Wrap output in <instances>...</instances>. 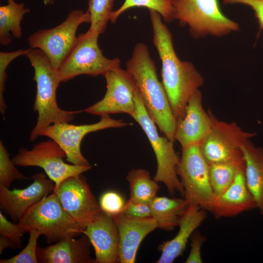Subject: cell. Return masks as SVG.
<instances>
[{
    "mask_svg": "<svg viewBox=\"0 0 263 263\" xmlns=\"http://www.w3.org/2000/svg\"><path fill=\"white\" fill-rule=\"evenodd\" d=\"M153 43L160 58L162 83L176 119L182 118L191 96L204 82L202 75L188 61L177 56L171 33L156 11L149 10Z\"/></svg>",
    "mask_w": 263,
    "mask_h": 263,
    "instance_id": "obj_1",
    "label": "cell"
},
{
    "mask_svg": "<svg viewBox=\"0 0 263 263\" xmlns=\"http://www.w3.org/2000/svg\"><path fill=\"white\" fill-rule=\"evenodd\" d=\"M126 70L134 79L150 118L165 136L174 142L176 119L147 45H135Z\"/></svg>",
    "mask_w": 263,
    "mask_h": 263,
    "instance_id": "obj_2",
    "label": "cell"
},
{
    "mask_svg": "<svg viewBox=\"0 0 263 263\" xmlns=\"http://www.w3.org/2000/svg\"><path fill=\"white\" fill-rule=\"evenodd\" d=\"M25 56L34 68L33 79L36 83L33 110L37 113L38 118L30 134V140L34 141L44 128L55 123H69L73 120L75 114L83 111H66L58 106L56 90L61 81L58 71L53 68L41 51L29 48Z\"/></svg>",
    "mask_w": 263,
    "mask_h": 263,
    "instance_id": "obj_3",
    "label": "cell"
},
{
    "mask_svg": "<svg viewBox=\"0 0 263 263\" xmlns=\"http://www.w3.org/2000/svg\"><path fill=\"white\" fill-rule=\"evenodd\" d=\"M18 224L23 234L36 230L49 243L75 237L83 230L64 208L54 191L30 208Z\"/></svg>",
    "mask_w": 263,
    "mask_h": 263,
    "instance_id": "obj_4",
    "label": "cell"
},
{
    "mask_svg": "<svg viewBox=\"0 0 263 263\" xmlns=\"http://www.w3.org/2000/svg\"><path fill=\"white\" fill-rule=\"evenodd\" d=\"M175 19L187 25L190 36L221 37L240 30L239 24L222 12L218 0H170Z\"/></svg>",
    "mask_w": 263,
    "mask_h": 263,
    "instance_id": "obj_5",
    "label": "cell"
},
{
    "mask_svg": "<svg viewBox=\"0 0 263 263\" xmlns=\"http://www.w3.org/2000/svg\"><path fill=\"white\" fill-rule=\"evenodd\" d=\"M134 100L136 110L132 117L146 134L156 158L157 170L153 179L163 183L169 194L178 192L183 196L184 189L176 172L180 157L175 151L174 142L159 134L156 125L149 115L137 87Z\"/></svg>",
    "mask_w": 263,
    "mask_h": 263,
    "instance_id": "obj_6",
    "label": "cell"
},
{
    "mask_svg": "<svg viewBox=\"0 0 263 263\" xmlns=\"http://www.w3.org/2000/svg\"><path fill=\"white\" fill-rule=\"evenodd\" d=\"M176 172L184 189L183 197L189 205L211 212L216 197L210 182L209 165L199 145L182 149Z\"/></svg>",
    "mask_w": 263,
    "mask_h": 263,
    "instance_id": "obj_7",
    "label": "cell"
},
{
    "mask_svg": "<svg viewBox=\"0 0 263 263\" xmlns=\"http://www.w3.org/2000/svg\"><path fill=\"white\" fill-rule=\"evenodd\" d=\"M89 11L72 10L60 24L51 29H40L28 39L30 48L38 49L47 56L53 68L58 71L74 47L78 27L90 23Z\"/></svg>",
    "mask_w": 263,
    "mask_h": 263,
    "instance_id": "obj_8",
    "label": "cell"
},
{
    "mask_svg": "<svg viewBox=\"0 0 263 263\" xmlns=\"http://www.w3.org/2000/svg\"><path fill=\"white\" fill-rule=\"evenodd\" d=\"M98 36L88 30L77 36L74 47L58 70L61 82L81 75H103L120 67L118 58L110 59L104 56L98 46Z\"/></svg>",
    "mask_w": 263,
    "mask_h": 263,
    "instance_id": "obj_9",
    "label": "cell"
},
{
    "mask_svg": "<svg viewBox=\"0 0 263 263\" xmlns=\"http://www.w3.org/2000/svg\"><path fill=\"white\" fill-rule=\"evenodd\" d=\"M66 154L53 140L50 139L35 145L31 150L21 148L12 159L16 166L42 168L48 178L55 183V189L66 179L78 176L90 170L92 166L66 163Z\"/></svg>",
    "mask_w": 263,
    "mask_h": 263,
    "instance_id": "obj_10",
    "label": "cell"
},
{
    "mask_svg": "<svg viewBox=\"0 0 263 263\" xmlns=\"http://www.w3.org/2000/svg\"><path fill=\"white\" fill-rule=\"evenodd\" d=\"M255 135L235 122L219 120L213 114L212 126L199 147L208 165L235 160L244 158L243 145Z\"/></svg>",
    "mask_w": 263,
    "mask_h": 263,
    "instance_id": "obj_11",
    "label": "cell"
},
{
    "mask_svg": "<svg viewBox=\"0 0 263 263\" xmlns=\"http://www.w3.org/2000/svg\"><path fill=\"white\" fill-rule=\"evenodd\" d=\"M98 122L75 125L69 123L52 124L43 129L40 136L48 137L57 143L66 154L65 160L78 166H89L81 151V143L88 133L109 128H123L131 125L122 119H115L109 115L101 116Z\"/></svg>",
    "mask_w": 263,
    "mask_h": 263,
    "instance_id": "obj_12",
    "label": "cell"
},
{
    "mask_svg": "<svg viewBox=\"0 0 263 263\" xmlns=\"http://www.w3.org/2000/svg\"><path fill=\"white\" fill-rule=\"evenodd\" d=\"M103 76L106 82L105 95L83 111L101 116L125 113L132 117L136 110L134 93L137 88L133 78L120 67L107 72Z\"/></svg>",
    "mask_w": 263,
    "mask_h": 263,
    "instance_id": "obj_13",
    "label": "cell"
},
{
    "mask_svg": "<svg viewBox=\"0 0 263 263\" xmlns=\"http://www.w3.org/2000/svg\"><path fill=\"white\" fill-rule=\"evenodd\" d=\"M54 191L64 208L83 230L102 212L82 174L66 179Z\"/></svg>",
    "mask_w": 263,
    "mask_h": 263,
    "instance_id": "obj_14",
    "label": "cell"
},
{
    "mask_svg": "<svg viewBox=\"0 0 263 263\" xmlns=\"http://www.w3.org/2000/svg\"><path fill=\"white\" fill-rule=\"evenodd\" d=\"M32 178V184L23 189L11 190L0 186V208L14 222H19L30 208L54 191L55 183L43 173L34 174Z\"/></svg>",
    "mask_w": 263,
    "mask_h": 263,
    "instance_id": "obj_15",
    "label": "cell"
},
{
    "mask_svg": "<svg viewBox=\"0 0 263 263\" xmlns=\"http://www.w3.org/2000/svg\"><path fill=\"white\" fill-rule=\"evenodd\" d=\"M202 94L197 90L189 99L182 118L176 119L174 139L182 149L199 145L212 125V113L207 112L202 104Z\"/></svg>",
    "mask_w": 263,
    "mask_h": 263,
    "instance_id": "obj_16",
    "label": "cell"
},
{
    "mask_svg": "<svg viewBox=\"0 0 263 263\" xmlns=\"http://www.w3.org/2000/svg\"><path fill=\"white\" fill-rule=\"evenodd\" d=\"M82 233L94 248L96 263H119V235L113 217L102 212Z\"/></svg>",
    "mask_w": 263,
    "mask_h": 263,
    "instance_id": "obj_17",
    "label": "cell"
},
{
    "mask_svg": "<svg viewBox=\"0 0 263 263\" xmlns=\"http://www.w3.org/2000/svg\"><path fill=\"white\" fill-rule=\"evenodd\" d=\"M113 218L119 235V263H134L141 243L158 228L157 224L152 217L139 218L120 213Z\"/></svg>",
    "mask_w": 263,
    "mask_h": 263,
    "instance_id": "obj_18",
    "label": "cell"
},
{
    "mask_svg": "<svg viewBox=\"0 0 263 263\" xmlns=\"http://www.w3.org/2000/svg\"><path fill=\"white\" fill-rule=\"evenodd\" d=\"M63 239L45 247H38L37 256L41 263H96L91 256L88 238L84 234L80 238Z\"/></svg>",
    "mask_w": 263,
    "mask_h": 263,
    "instance_id": "obj_19",
    "label": "cell"
},
{
    "mask_svg": "<svg viewBox=\"0 0 263 263\" xmlns=\"http://www.w3.org/2000/svg\"><path fill=\"white\" fill-rule=\"evenodd\" d=\"M256 207L245 180L244 169L236 175L228 188L216 198L211 212L215 218L233 217Z\"/></svg>",
    "mask_w": 263,
    "mask_h": 263,
    "instance_id": "obj_20",
    "label": "cell"
},
{
    "mask_svg": "<svg viewBox=\"0 0 263 263\" xmlns=\"http://www.w3.org/2000/svg\"><path fill=\"white\" fill-rule=\"evenodd\" d=\"M207 216V210L196 206L189 205L182 217L179 230L171 240L159 245L161 254L156 263H172L181 256L189 238Z\"/></svg>",
    "mask_w": 263,
    "mask_h": 263,
    "instance_id": "obj_21",
    "label": "cell"
},
{
    "mask_svg": "<svg viewBox=\"0 0 263 263\" xmlns=\"http://www.w3.org/2000/svg\"><path fill=\"white\" fill-rule=\"evenodd\" d=\"M242 150L246 184L256 207L263 214V150L256 147L250 140L245 143Z\"/></svg>",
    "mask_w": 263,
    "mask_h": 263,
    "instance_id": "obj_22",
    "label": "cell"
},
{
    "mask_svg": "<svg viewBox=\"0 0 263 263\" xmlns=\"http://www.w3.org/2000/svg\"><path fill=\"white\" fill-rule=\"evenodd\" d=\"M152 217L158 228L172 230L179 225L180 220L189 206L186 199L156 196L150 204Z\"/></svg>",
    "mask_w": 263,
    "mask_h": 263,
    "instance_id": "obj_23",
    "label": "cell"
},
{
    "mask_svg": "<svg viewBox=\"0 0 263 263\" xmlns=\"http://www.w3.org/2000/svg\"><path fill=\"white\" fill-rule=\"evenodd\" d=\"M6 5L0 6V43L7 46L13 38H20L22 35L21 27L24 16L30 12L23 3L7 0Z\"/></svg>",
    "mask_w": 263,
    "mask_h": 263,
    "instance_id": "obj_24",
    "label": "cell"
},
{
    "mask_svg": "<svg viewBox=\"0 0 263 263\" xmlns=\"http://www.w3.org/2000/svg\"><path fill=\"white\" fill-rule=\"evenodd\" d=\"M130 188L129 200L150 204L159 190L158 183L151 179L149 171L142 169H132L126 177Z\"/></svg>",
    "mask_w": 263,
    "mask_h": 263,
    "instance_id": "obj_25",
    "label": "cell"
},
{
    "mask_svg": "<svg viewBox=\"0 0 263 263\" xmlns=\"http://www.w3.org/2000/svg\"><path fill=\"white\" fill-rule=\"evenodd\" d=\"M244 169V158L209 165L210 182L216 198L228 188L237 173Z\"/></svg>",
    "mask_w": 263,
    "mask_h": 263,
    "instance_id": "obj_26",
    "label": "cell"
},
{
    "mask_svg": "<svg viewBox=\"0 0 263 263\" xmlns=\"http://www.w3.org/2000/svg\"><path fill=\"white\" fill-rule=\"evenodd\" d=\"M133 7H145L157 12L164 21L170 23L175 19V11L170 0H125L121 6L112 14L110 21L116 22L124 12Z\"/></svg>",
    "mask_w": 263,
    "mask_h": 263,
    "instance_id": "obj_27",
    "label": "cell"
},
{
    "mask_svg": "<svg viewBox=\"0 0 263 263\" xmlns=\"http://www.w3.org/2000/svg\"><path fill=\"white\" fill-rule=\"evenodd\" d=\"M114 0H88L90 17L89 30L99 35L104 33L110 21Z\"/></svg>",
    "mask_w": 263,
    "mask_h": 263,
    "instance_id": "obj_28",
    "label": "cell"
},
{
    "mask_svg": "<svg viewBox=\"0 0 263 263\" xmlns=\"http://www.w3.org/2000/svg\"><path fill=\"white\" fill-rule=\"evenodd\" d=\"M27 180L10 159L9 154L3 142L0 141V186L9 188L11 184L16 180Z\"/></svg>",
    "mask_w": 263,
    "mask_h": 263,
    "instance_id": "obj_29",
    "label": "cell"
},
{
    "mask_svg": "<svg viewBox=\"0 0 263 263\" xmlns=\"http://www.w3.org/2000/svg\"><path fill=\"white\" fill-rule=\"evenodd\" d=\"M30 236L26 246L18 254L9 259L0 260V263H38L37 241L41 234L36 230L29 232Z\"/></svg>",
    "mask_w": 263,
    "mask_h": 263,
    "instance_id": "obj_30",
    "label": "cell"
},
{
    "mask_svg": "<svg viewBox=\"0 0 263 263\" xmlns=\"http://www.w3.org/2000/svg\"><path fill=\"white\" fill-rule=\"evenodd\" d=\"M29 48L25 50L20 49L9 52H0V111L2 115L7 108L3 96L7 77L6 69L13 60L20 56H25Z\"/></svg>",
    "mask_w": 263,
    "mask_h": 263,
    "instance_id": "obj_31",
    "label": "cell"
},
{
    "mask_svg": "<svg viewBox=\"0 0 263 263\" xmlns=\"http://www.w3.org/2000/svg\"><path fill=\"white\" fill-rule=\"evenodd\" d=\"M126 202L122 196L113 191H108L102 194L99 201L101 210L105 214L113 217L120 214Z\"/></svg>",
    "mask_w": 263,
    "mask_h": 263,
    "instance_id": "obj_32",
    "label": "cell"
},
{
    "mask_svg": "<svg viewBox=\"0 0 263 263\" xmlns=\"http://www.w3.org/2000/svg\"><path fill=\"white\" fill-rule=\"evenodd\" d=\"M23 233L18 224H15L9 221L0 211V235L7 237L20 247L21 238Z\"/></svg>",
    "mask_w": 263,
    "mask_h": 263,
    "instance_id": "obj_33",
    "label": "cell"
},
{
    "mask_svg": "<svg viewBox=\"0 0 263 263\" xmlns=\"http://www.w3.org/2000/svg\"><path fill=\"white\" fill-rule=\"evenodd\" d=\"M121 213L129 216L143 218L152 217L150 204L128 200Z\"/></svg>",
    "mask_w": 263,
    "mask_h": 263,
    "instance_id": "obj_34",
    "label": "cell"
},
{
    "mask_svg": "<svg viewBox=\"0 0 263 263\" xmlns=\"http://www.w3.org/2000/svg\"><path fill=\"white\" fill-rule=\"evenodd\" d=\"M205 238L198 231H195L191 236V247L188 256L185 263H203L201 249Z\"/></svg>",
    "mask_w": 263,
    "mask_h": 263,
    "instance_id": "obj_35",
    "label": "cell"
},
{
    "mask_svg": "<svg viewBox=\"0 0 263 263\" xmlns=\"http://www.w3.org/2000/svg\"><path fill=\"white\" fill-rule=\"evenodd\" d=\"M225 4H242L250 7L254 11L259 24L258 37L263 30V0H224Z\"/></svg>",
    "mask_w": 263,
    "mask_h": 263,
    "instance_id": "obj_36",
    "label": "cell"
},
{
    "mask_svg": "<svg viewBox=\"0 0 263 263\" xmlns=\"http://www.w3.org/2000/svg\"><path fill=\"white\" fill-rule=\"evenodd\" d=\"M10 247L13 249L20 248V247L10 239L3 236L0 237V254L6 248Z\"/></svg>",
    "mask_w": 263,
    "mask_h": 263,
    "instance_id": "obj_37",
    "label": "cell"
},
{
    "mask_svg": "<svg viewBox=\"0 0 263 263\" xmlns=\"http://www.w3.org/2000/svg\"><path fill=\"white\" fill-rule=\"evenodd\" d=\"M54 0H43L45 4H49L53 3Z\"/></svg>",
    "mask_w": 263,
    "mask_h": 263,
    "instance_id": "obj_38",
    "label": "cell"
}]
</instances>
